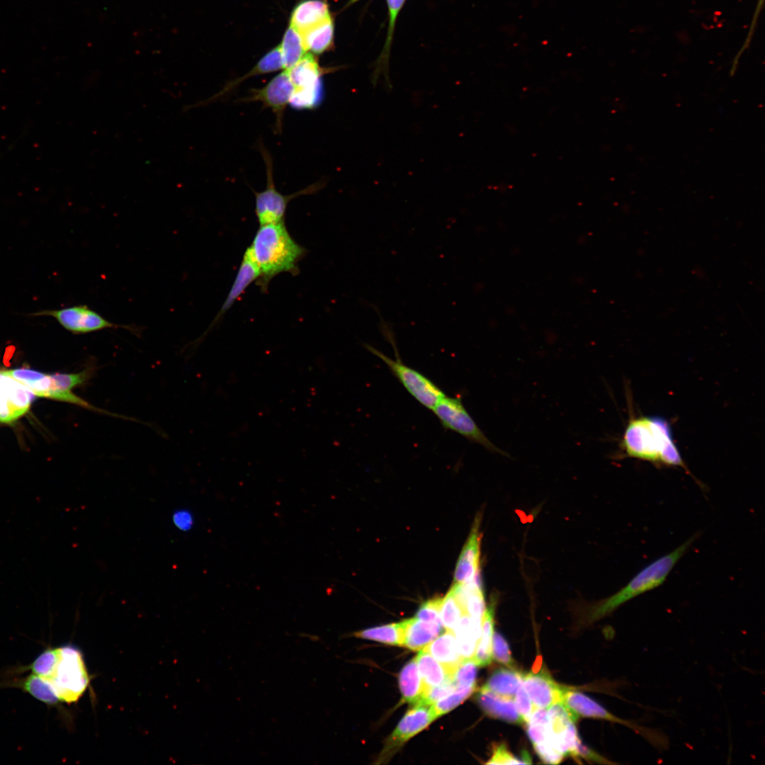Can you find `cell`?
Masks as SVG:
<instances>
[{
	"label": "cell",
	"instance_id": "cell-1",
	"mask_svg": "<svg viewBox=\"0 0 765 765\" xmlns=\"http://www.w3.org/2000/svg\"><path fill=\"white\" fill-rule=\"evenodd\" d=\"M618 453L620 458H635L657 466L681 467L692 476L674 441L669 421L659 416H636L630 412Z\"/></svg>",
	"mask_w": 765,
	"mask_h": 765
},
{
	"label": "cell",
	"instance_id": "cell-2",
	"mask_svg": "<svg viewBox=\"0 0 765 765\" xmlns=\"http://www.w3.org/2000/svg\"><path fill=\"white\" fill-rule=\"evenodd\" d=\"M305 251L290 236L283 220L260 225L245 253L257 266L258 283L266 290L276 276L285 272L295 274Z\"/></svg>",
	"mask_w": 765,
	"mask_h": 765
},
{
	"label": "cell",
	"instance_id": "cell-3",
	"mask_svg": "<svg viewBox=\"0 0 765 765\" xmlns=\"http://www.w3.org/2000/svg\"><path fill=\"white\" fill-rule=\"evenodd\" d=\"M696 538V535L644 567L618 592L599 603L592 611L591 619L601 618L632 599L662 584Z\"/></svg>",
	"mask_w": 765,
	"mask_h": 765
},
{
	"label": "cell",
	"instance_id": "cell-4",
	"mask_svg": "<svg viewBox=\"0 0 765 765\" xmlns=\"http://www.w3.org/2000/svg\"><path fill=\"white\" fill-rule=\"evenodd\" d=\"M384 334L388 336L395 349V359H392L370 345L365 344L366 349L381 359L398 379L404 388L420 404L429 409H433L438 401L446 396L445 393L430 379L415 369L405 365L400 358L395 344V339L385 324Z\"/></svg>",
	"mask_w": 765,
	"mask_h": 765
},
{
	"label": "cell",
	"instance_id": "cell-5",
	"mask_svg": "<svg viewBox=\"0 0 765 765\" xmlns=\"http://www.w3.org/2000/svg\"><path fill=\"white\" fill-rule=\"evenodd\" d=\"M57 665L47 680L52 684L60 701H76L84 693L89 676L81 652L71 646L59 647Z\"/></svg>",
	"mask_w": 765,
	"mask_h": 765
},
{
	"label": "cell",
	"instance_id": "cell-6",
	"mask_svg": "<svg viewBox=\"0 0 765 765\" xmlns=\"http://www.w3.org/2000/svg\"><path fill=\"white\" fill-rule=\"evenodd\" d=\"M260 149L266 166L267 178L266 188L260 192L254 191L255 213L259 225L281 222L284 220L287 205L291 200L318 191L323 183L317 182L294 193L282 194L274 183L271 157L264 146H260Z\"/></svg>",
	"mask_w": 765,
	"mask_h": 765
},
{
	"label": "cell",
	"instance_id": "cell-7",
	"mask_svg": "<svg viewBox=\"0 0 765 765\" xmlns=\"http://www.w3.org/2000/svg\"><path fill=\"white\" fill-rule=\"evenodd\" d=\"M432 411L441 425L455 431L470 441L482 446L490 452L509 456L507 453L495 446L480 429L464 407L460 397L446 395L441 398Z\"/></svg>",
	"mask_w": 765,
	"mask_h": 765
},
{
	"label": "cell",
	"instance_id": "cell-8",
	"mask_svg": "<svg viewBox=\"0 0 765 765\" xmlns=\"http://www.w3.org/2000/svg\"><path fill=\"white\" fill-rule=\"evenodd\" d=\"M30 315L52 317L64 329L74 334H85L112 328H123L137 334L141 330L140 327L134 324H118L110 322L86 305L45 310Z\"/></svg>",
	"mask_w": 765,
	"mask_h": 765
},
{
	"label": "cell",
	"instance_id": "cell-9",
	"mask_svg": "<svg viewBox=\"0 0 765 765\" xmlns=\"http://www.w3.org/2000/svg\"><path fill=\"white\" fill-rule=\"evenodd\" d=\"M293 86L290 104L295 108L312 109L322 98V69L311 53L305 55L291 69L286 70Z\"/></svg>",
	"mask_w": 765,
	"mask_h": 765
},
{
	"label": "cell",
	"instance_id": "cell-10",
	"mask_svg": "<svg viewBox=\"0 0 765 765\" xmlns=\"http://www.w3.org/2000/svg\"><path fill=\"white\" fill-rule=\"evenodd\" d=\"M560 702L565 706L574 722L580 717H586L620 723L633 729L635 732L657 745L664 744L659 741L662 737H659L656 732H652L650 729L616 717L602 706L578 691L565 686Z\"/></svg>",
	"mask_w": 765,
	"mask_h": 765
},
{
	"label": "cell",
	"instance_id": "cell-11",
	"mask_svg": "<svg viewBox=\"0 0 765 765\" xmlns=\"http://www.w3.org/2000/svg\"><path fill=\"white\" fill-rule=\"evenodd\" d=\"M293 86L286 70L275 76L261 89L251 91L250 94L241 101H260L266 108L271 109L276 118V130H282L285 110L290 103Z\"/></svg>",
	"mask_w": 765,
	"mask_h": 765
},
{
	"label": "cell",
	"instance_id": "cell-12",
	"mask_svg": "<svg viewBox=\"0 0 765 765\" xmlns=\"http://www.w3.org/2000/svg\"><path fill=\"white\" fill-rule=\"evenodd\" d=\"M408 710L387 739L381 753L380 759L391 756L404 742L423 730L437 718L433 706L416 704Z\"/></svg>",
	"mask_w": 765,
	"mask_h": 765
},
{
	"label": "cell",
	"instance_id": "cell-13",
	"mask_svg": "<svg viewBox=\"0 0 765 765\" xmlns=\"http://www.w3.org/2000/svg\"><path fill=\"white\" fill-rule=\"evenodd\" d=\"M35 397L27 387L0 370V422L11 424L22 416Z\"/></svg>",
	"mask_w": 765,
	"mask_h": 765
},
{
	"label": "cell",
	"instance_id": "cell-14",
	"mask_svg": "<svg viewBox=\"0 0 765 765\" xmlns=\"http://www.w3.org/2000/svg\"><path fill=\"white\" fill-rule=\"evenodd\" d=\"M522 686L536 708H545L560 702L565 687L557 684L544 669L523 674Z\"/></svg>",
	"mask_w": 765,
	"mask_h": 765
},
{
	"label": "cell",
	"instance_id": "cell-15",
	"mask_svg": "<svg viewBox=\"0 0 765 765\" xmlns=\"http://www.w3.org/2000/svg\"><path fill=\"white\" fill-rule=\"evenodd\" d=\"M480 526V516H477L456 565L455 584L470 582L480 571L482 540Z\"/></svg>",
	"mask_w": 765,
	"mask_h": 765
},
{
	"label": "cell",
	"instance_id": "cell-16",
	"mask_svg": "<svg viewBox=\"0 0 765 765\" xmlns=\"http://www.w3.org/2000/svg\"><path fill=\"white\" fill-rule=\"evenodd\" d=\"M3 371L27 387L36 397L70 403L69 397L57 388L52 374L25 368Z\"/></svg>",
	"mask_w": 765,
	"mask_h": 765
},
{
	"label": "cell",
	"instance_id": "cell-17",
	"mask_svg": "<svg viewBox=\"0 0 765 765\" xmlns=\"http://www.w3.org/2000/svg\"><path fill=\"white\" fill-rule=\"evenodd\" d=\"M476 701L484 713L491 718L509 723L526 724L518 713L513 698L499 696L481 688L476 695Z\"/></svg>",
	"mask_w": 765,
	"mask_h": 765
},
{
	"label": "cell",
	"instance_id": "cell-18",
	"mask_svg": "<svg viewBox=\"0 0 765 765\" xmlns=\"http://www.w3.org/2000/svg\"><path fill=\"white\" fill-rule=\"evenodd\" d=\"M423 650L428 652L444 667L451 676L463 660L453 631L446 630L440 634Z\"/></svg>",
	"mask_w": 765,
	"mask_h": 765
},
{
	"label": "cell",
	"instance_id": "cell-19",
	"mask_svg": "<svg viewBox=\"0 0 765 765\" xmlns=\"http://www.w3.org/2000/svg\"><path fill=\"white\" fill-rule=\"evenodd\" d=\"M328 5L322 0H304L293 9L290 26L300 33L330 18Z\"/></svg>",
	"mask_w": 765,
	"mask_h": 765
},
{
	"label": "cell",
	"instance_id": "cell-20",
	"mask_svg": "<svg viewBox=\"0 0 765 765\" xmlns=\"http://www.w3.org/2000/svg\"><path fill=\"white\" fill-rule=\"evenodd\" d=\"M403 645L412 650H421L443 632L440 623L426 622L412 618L404 620Z\"/></svg>",
	"mask_w": 765,
	"mask_h": 765
},
{
	"label": "cell",
	"instance_id": "cell-21",
	"mask_svg": "<svg viewBox=\"0 0 765 765\" xmlns=\"http://www.w3.org/2000/svg\"><path fill=\"white\" fill-rule=\"evenodd\" d=\"M259 278V271L250 257L244 252L236 277L220 310L210 328L222 317L245 291L247 287Z\"/></svg>",
	"mask_w": 765,
	"mask_h": 765
},
{
	"label": "cell",
	"instance_id": "cell-22",
	"mask_svg": "<svg viewBox=\"0 0 765 765\" xmlns=\"http://www.w3.org/2000/svg\"><path fill=\"white\" fill-rule=\"evenodd\" d=\"M496 599L492 597L488 607L485 608L482 623L481 632L472 657L478 667H486L492 662V640L494 633V614Z\"/></svg>",
	"mask_w": 765,
	"mask_h": 765
},
{
	"label": "cell",
	"instance_id": "cell-23",
	"mask_svg": "<svg viewBox=\"0 0 765 765\" xmlns=\"http://www.w3.org/2000/svg\"><path fill=\"white\" fill-rule=\"evenodd\" d=\"M399 686L403 701L413 705L421 702L426 688L415 658L408 662L400 672Z\"/></svg>",
	"mask_w": 765,
	"mask_h": 765
},
{
	"label": "cell",
	"instance_id": "cell-24",
	"mask_svg": "<svg viewBox=\"0 0 765 765\" xmlns=\"http://www.w3.org/2000/svg\"><path fill=\"white\" fill-rule=\"evenodd\" d=\"M523 674L511 668L496 669L482 687L499 696L513 698L522 684Z\"/></svg>",
	"mask_w": 765,
	"mask_h": 765
},
{
	"label": "cell",
	"instance_id": "cell-25",
	"mask_svg": "<svg viewBox=\"0 0 765 765\" xmlns=\"http://www.w3.org/2000/svg\"><path fill=\"white\" fill-rule=\"evenodd\" d=\"M453 631L463 659L472 658L480 635L481 624L464 613Z\"/></svg>",
	"mask_w": 765,
	"mask_h": 765
},
{
	"label": "cell",
	"instance_id": "cell-26",
	"mask_svg": "<svg viewBox=\"0 0 765 765\" xmlns=\"http://www.w3.org/2000/svg\"><path fill=\"white\" fill-rule=\"evenodd\" d=\"M334 23L332 18L300 33L307 51L321 54L332 45L334 39Z\"/></svg>",
	"mask_w": 765,
	"mask_h": 765
},
{
	"label": "cell",
	"instance_id": "cell-27",
	"mask_svg": "<svg viewBox=\"0 0 765 765\" xmlns=\"http://www.w3.org/2000/svg\"><path fill=\"white\" fill-rule=\"evenodd\" d=\"M415 660L426 692L429 688L438 686L451 678L444 667L423 649L415 657Z\"/></svg>",
	"mask_w": 765,
	"mask_h": 765
},
{
	"label": "cell",
	"instance_id": "cell-28",
	"mask_svg": "<svg viewBox=\"0 0 765 765\" xmlns=\"http://www.w3.org/2000/svg\"><path fill=\"white\" fill-rule=\"evenodd\" d=\"M280 48L285 70L295 66L307 51L300 33L291 26L285 30Z\"/></svg>",
	"mask_w": 765,
	"mask_h": 765
},
{
	"label": "cell",
	"instance_id": "cell-29",
	"mask_svg": "<svg viewBox=\"0 0 765 765\" xmlns=\"http://www.w3.org/2000/svg\"><path fill=\"white\" fill-rule=\"evenodd\" d=\"M404 620L396 623H390L356 632L353 634L357 638L378 641L392 645H403Z\"/></svg>",
	"mask_w": 765,
	"mask_h": 765
},
{
	"label": "cell",
	"instance_id": "cell-30",
	"mask_svg": "<svg viewBox=\"0 0 765 765\" xmlns=\"http://www.w3.org/2000/svg\"><path fill=\"white\" fill-rule=\"evenodd\" d=\"M22 687L33 696L47 704H55L60 701L50 682L37 674L26 677Z\"/></svg>",
	"mask_w": 765,
	"mask_h": 765
},
{
	"label": "cell",
	"instance_id": "cell-31",
	"mask_svg": "<svg viewBox=\"0 0 765 765\" xmlns=\"http://www.w3.org/2000/svg\"><path fill=\"white\" fill-rule=\"evenodd\" d=\"M464 612L451 589L442 599L440 616L442 625L446 630H453Z\"/></svg>",
	"mask_w": 765,
	"mask_h": 765
},
{
	"label": "cell",
	"instance_id": "cell-32",
	"mask_svg": "<svg viewBox=\"0 0 765 765\" xmlns=\"http://www.w3.org/2000/svg\"><path fill=\"white\" fill-rule=\"evenodd\" d=\"M475 690V686L455 687V690L432 705L437 718L456 708Z\"/></svg>",
	"mask_w": 765,
	"mask_h": 765
},
{
	"label": "cell",
	"instance_id": "cell-33",
	"mask_svg": "<svg viewBox=\"0 0 765 765\" xmlns=\"http://www.w3.org/2000/svg\"><path fill=\"white\" fill-rule=\"evenodd\" d=\"M477 667L472 658L463 659L451 676L455 687L475 686Z\"/></svg>",
	"mask_w": 765,
	"mask_h": 765
},
{
	"label": "cell",
	"instance_id": "cell-34",
	"mask_svg": "<svg viewBox=\"0 0 765 765\" xmlns=\"http://www.w3.org/2000/svg\"><path fill=\"white\" fill-rule=\"evenodd\" d=\"M404 1L405 0H387L389 13V25L385 47L382 54L379 59V62H378V71L379 70L382 64L383 65V67H385V65L387 64V59L389 57V52L392 39L393 31L395 26V21Z\"/></svg>",
	"mask_w": 765,
	"mask_h": 765
},
{
	"label": "cell",
	"instance_id": "cell-35",
	"mask_svg": "<svg viewBox=\"0 0 765 765\" xmlns=\"http://www.w3.org/2000/svg\"><path fill=\"white\" fill-rule=\"evenodd\" d=\"M59 656V650L50 649L42 653L33 663L31 669L35 674L45 679H50L55 669Z\"/></svg>",
	"mask_w": 765,
	"mask_h": 765
},
{
	"label": "cell",
	"instance_id": "cell-36",
	"mask_svg": "<svg viewBox=\"0 0 765 765\" xmlns=\"http://www.w3.org/2000/svg\"><path fill=\"white\" fill-rule=\"evenodd\" d=\"M492 658L508 668L516 669L506 640L497 632H494L492 635Z\"/></svg>",
	"mask_w": 765,
	"mask_h": 765
},
{
	"label": "cell",
	"instance_id": "cell-37",
	"mask_svg": "<svg viewBox=\"0 0 765 765\" xmlns=\"http://www.w3.org/2000/svg\"><path fill=\"white\" fill-rule=\"evenodd\" d=\"M442 598L436 596L424 601L419 608L415 618L426 622L440 623L441 604Z\"/></svg>",
	"mask_w": 765,
	"mask_h": 765
},
{
	"label": "cell",
	"instance_id": "cell-38",
	"mask_svg": "<svg viewBox=\"0 0 765 765\" xmlns=\"http://www.w3.org/2000/svg\"><path fill=\"white\" fill-rule=\"evenodd\" d=\"M455 686L451 678L448 679L441 684L429 688L421 702L419 704L431 706L437 701L452 693Z\"/></svg>",
	"mask_w": 765,
	"mask_h": 765
},
{
	"label": "cell",
	"instance_id": "cell-39",
	"mask_svg": "<svg viewBox=\"0 0 765 765\" xmlns=\"http://www.w3.org/2000/svg\"><path fill=\"white\" fill-rule=\"evenodd\" d=\"M533 747L540 759L546 764H557L564 758V755L552 745L549 740L533 744Z\"/></svg>",
	"mask_w": 765,
	"mask_h": 765
},
{
	"label": "cell",
	"instance_id": "cell-40",
	"mask_svg": "<svg viewBox=\"0 0 765 765\" xmlns=\"http://www.w3.org/2000/svg\"><path fill=\"white\" fill-rule=\"evenodd\" d=\"M514 701L518 713L526 723L536 707L523 689L522 684L514 696Z\"/></svg>",
	"mask_w": 765,
	"mask_h": 765
},
{
	"label": "cell",
	"instance_id": "cell-41",
	"mask_svg": "<svg viewBox=\"0 0 765 765\" xmlns=\"http://www.w3.org/2000/svg\"><path fill=\"white\" fill-rule=\"evenodd\" d=\"M487 764H525L523 761L514 756L505 744H501L495 747L492 757L486 763Z\"/></svg>",
	"mask_w": 765,
	"mask_h": 765
},
{
	"label": "cell",
	"instance_id": "cell-42",
	"mask_svg": "<svg viewBox=\"0 0 765 765\" xmlns=\"http://www.w3.org/2000/svg\"><path fill=\"white\" fill-rule=\"evenodd\" d=\"M526 732L533 744L543 742L549 739L550 725L527 722Z\"/></svg>",
	"mask_w": 765,
	"mask_h": 765
},
{
	"label": "cell",
	"instance_id": "cell-43",
	"mask_svg": "<svg viewBox=\"0 0 765 765\" xmlns=\"http://www.w3.org/2000/svg\"><path fill=\"white\" fill-rule=\"evenodd\" d=\"M579 757L599 764H613V762L583 744L580 739H579L577 744L576 759Z\"/></svg>",
	"mask_w": 765,
	"mask_h": 765
},
{
	"label": "cell",
	"instance_id": "cell-44",
	"mask_svg": "<svg viewBox=\"0 0 765 765\" xmlns=\"http://www.w3.org/2000/svg\"><path fill=\"white\" fill-rule=\"evenodd\" d=\"M174 526L181 531H188L193 525V516L186 509H178L172 515Z\"/></svg>",
	"mask_w": 765,
	"mask_h": 765
},
{
	"label": "cell",
	"instance_id": "cell-45",
	"mask_svg": "<svg viewBox=\"0 0 765 765\" xmlns=\"http://www.w3.org/2000/svg\"><path fill=\"white\" fill-rule=\"evenodd\" d=\"M358 1L359 0H349L348 1V3L346 4V6H351V4L356 3V2Z\"/></svg>",
	"mask_w": 765,
	"mask_h": 765
}]
</instances>
